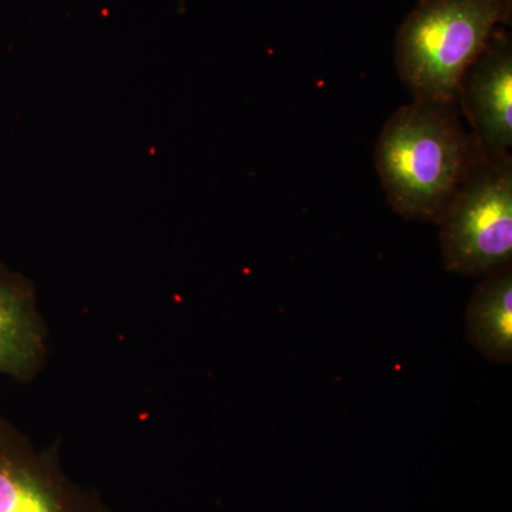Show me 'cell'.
Segmentation results:
<instances>
[{"label":"cell","mask_w":512,"mask_h":512,"mask_svg":"<svg viewBox=\"0 0 512 512\" xmlns=\"http://www.w3.org/2000/svg\"><path fill=\"white\" fill-rule=\"evenodd\" d=\"M481 156L476 138L461 123L457 103L413 100L384 124L375 164L396 214L439 224Z\"/></svg>","instance_id":"cell-1"},{"label":"cell","mask_w":512,"mask_h":512,"mask_svg":"<svg viewBox=\"0 0 512 512\" xmlns=\"http://www.w3.org/2000/svg\"><path fill=\"white\" fill-rule=\"evenodd\" d=\"M511 15L512 0H420L394 47L397 72L413 100L457 103L461 77Z\"/></svg>","instance_id":"cell-2"},{"label":"cell","mask_w":512,"mask_h":512,"mask_svg":"<svg viewBox=\"0 0 512 512\" xmlns=\"http://www.w3.org/2000/svg\"><path fill=\"white\" fill-rule=\"evenodd\" d=\"M439 225L441 258L451 274L485 278L510 269L511 154L478 158Z\"/></svg>","instance_id":"cell-3"},{"label":"cell","mask_w":512,"mask_h":512,"mask_svg":"<svg viewBox=\"0 0 512 512\" xmlns=\"http://www.w3.org/2000/svg\"><path fill=\"white\" fill-rule=\"evenodd\" d=\"M0 512H110L99 494L73 483L59 446L37 450L0 414Z\"/></svg>","instance_id":"cell-4"},{"label":"cell","mask_w":512,"mask_h":512,"mask_svg":"<svg viewBox=\"0 0 512 512\" xmlns=\"http://www.w3.org/2000/svg\"><path fill=\"white\" fill-rule=\"evenodd\" d=\"M457 106L487 158L510 156L512 148V42L498 28L458 84Z\"/></svg>","instance_id":"cell-5"},{"label":"cell","mask_w":512,"mask_h":512,"mask_svg":"<svg viewBox=\"0 0 512 512\" xmlns=\"http://www.w3.org/2000/svg\"><path fill=\"white\" fill-rule=\"evenodd\" d=\"M47 332L28 279L0 264V376L29 383L46 366Z\"/></svg>","instance_id":"cell-6"},{"label":"cell","mask_w":512,"mask_h":512,"mask_svg":"<svg viewBox=\"0 0 512 512\" xmlns=\"http://www.w3.org/2000/svg\"><path fill=\"white\" fill-rule=\"evenodd\" d=\"M468 342L495 365L512 363V271L485 276L468 301Z\"/></svg>","instance_id":"cell-7"}]
</instances>
